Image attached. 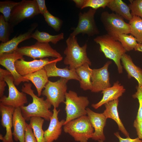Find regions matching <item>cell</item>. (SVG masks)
I'll return each mask as SVG.
<instances>
[{"label": "cell", "instance_id": "6da1fadb", "mask_svg": "<svg viewBox=\"0 0 142 142\" xmlns=\"http://www.w3.org/2000/svg\"><path fill=\"white\" fill-rule=\"evenodd\" d=\"M32 87L31 83H26L22 87V92L30 95L32 99L31 103L20 107L22 116L27 121L30 120L32 117H40L50 121L53 114V112L49 110L52 105L43 97L39 98L36 95Z\"/></svg>", "mask_w": 142, "mask_h": 142}, {"label": "cell", "instance_id": "7a4b0ae2", "mask_svg": "<svg viewBox=\"0 0 142 142\" xmlns=\"http://www.w3.org/2000/svg\"><path fill=\"white\" fill-rule=\"evenodd\" d=\"M66 42L67 47L64 51L65 57L63 62L65 65H69V69H75L85 63L91 65V62L87 54V43L80 47L76 37L70 35Z\"/></svg>", "mask_w": 142, "mask_h": 142}, {"label": "cell", "instance_id": "3957f363", "mask_svg": "<svg viewBox=\"0 0 142 142\" xmlns=\"http://www.w3.org/2000/svg\"><path fill=\"white\" fill-rule=\"evenodd\" d=\"M94 41L100 46V51L105 57L113 61L120 74L123 73L121 57L127 52L121 43L107 34L98 36Z\"/></svg>", "mask_w": 142, "mask_h": 142}, {"label": "cell", "instance_id": "277c9868", "mask_svg": "<svg viewBox=\"0 0 142 142\" xmlns=\"http://www.w3.org/2000/svg\"><path fill=\"white\" fill-rule=\"evenodd\" d=\"M64 103L66 113L64 124L72 120L87 115V107L89 103L87 97L79 96L75 92L70 90L66 94Z\"/></svg>", "mask_w": 142, "mask_h": 142}, {"label": "cell", "instance_id": "5b68a950", "mask_svg": "<svg viewBox=\"0 0 142 142\" xmlns=\"http://www.w3.org/2000/svg\"><path fill=\"white\" fill-rule=\"evenodd\" d=\"M63 129L65 133L79 142H88L94 132V129L86 115L68 122L64 125Z\"/></svg>", "mask_w": 142, "mask_h": 142}, {"label": "cell", "instance_id": "8992f818", "mask_svg": "<svg viewBox=\"0 0 142 142\" xmlns=\"http://www.w3.org/2000/svg\"><path fill=\"white\" fill-rule=\"evenodd\" d=\"M100 20L107 34L117 40L120 35L130 33L129 23L126 22L123 17L115 13L103 11L101 14Z\"/></svg>", "mask_w": 142, "mask_h": 142}, {"label": "cell", "instance_id": "52a82bcc", "mask_svg": "<svg viewBox=\"0 0 142 142\" xmlns=\"http://www.w3.org/2000/svg\"><path fill=\"white\" fill-rule=\"evenodd\" d=\"M68 81L62 78L54 82L49 80L42 91V95L46 97V99L54 108H58L60 104L64 102Z\"/></svg>", "mask_w": 142, "mask_h": 142}, {"label": "cell", "instance_id": "ba28073f", "mask_svg": "<svg viewBox=\"0 0 142 142\" xmlns=\"http://www.w3.org/2000/svg\"><path fill=\"white\" fill-rule=\"evenodd\" d=\"M39 14L36 0H22L13 8L9 22L14 27Z\"/></svg>", "mask_w": 142, "mask_h": 142}, {"label": "cell", "instance_id": "9c48e42d", "mask_svg": "<svg viewBox=\"0 0 142 142\" xmlns=\"http://www.w3.org/2000/svg\"><path fill=\"white\" fill-rule=\"evenodd\" d=\"M96 10L90 8L86 12H79L78 25L70 35L76 36L79 34H86L89 37L99 33L95 20Z\"/></svg>", "mask_w": 142, "mask_h": 142}, {"label": "cell", "instance_id": "30bf717a", "mask_svg": "<svg viewBox=\"0 0 142 142\" xmlns=\"http://www.w3.org/2000/svg\"><path fill=\"white\" fill-rule=\"evenodd\" d=\"M15 51L23 56L30 57L34 59L49 57L55 58L62 57L61 54L52 48L49 43L37 41L34 45L18 48Z\"/></svg>", "mask_w": 142, "mask_h": 142}, {"label": "cell", "instance_id": "8fae6325", "mask_svg": "<svg viewBox=\"0 0 142 142\" xmlns=\"http://www.w3.org/2000/svg\"><path fill=\"white\" fill-rule=\"evenodd\" d=\"M4 80L8 87V95H4L0 98V103L2 104L12 106L15 108H20L28 102L26 94L20 92L14 85V78L11 74L4 77Z\"/></svg>", "mask_w": 142, "mask_h": 142}, {"label": "cell", "instance_id": "7c38bea8", "mask_svg": "<svg viewBox=\"0 0 142 142\" xmlns=\"http://www.w3.org/2000/svg\"><path fill=\"white\" fill-rule=\"evenodd\" d=\"M111 63V61H108L101 68L92 69L91 77L92 86V92H102L111 87L108 68Z\"/></svg>", "mask_w": 142, "mask_h": 142}, {"label": "cell", "instance_id": "4fadbf2b", "mask_svg": "<svg viewBox=\"0 0 142 142\" xmlns=\"http://www.w3.org/2000/svg\"><path fill=\"white\" fill-rule=\"evenodd\" d=\"M23 56L16 51L0 55V64L11 73L14 78V83L17 86L22 82H28L29 80L20 75L17 71L15 65L16 62L23 58Z\"/></svg>", "mask_w": 142, "mask_h": 142}, {"label": "cell", "instance_id": "5bb4252c", "mask_svg": "<svg viewBox=\"0 0 142 142\" xmlns=\"http://www.w3.org/2000/svg\"><path fill=\"white\" fill-rule=\"evenodd\" d=\"M55 59H49L46 58L27 61H25L23 57L17 60L15 62V65L17 72L23 76L44 68L45 65L53 61Z\"/></svg>", "mask_w": 142, "mask_h": 142}, {"label": "cell", "instance_id": "9a60e30c", "mask_svg": "<svg viewBox=\"0 0 142 142\" xmlns=\"http://www.w3.org/2000/svg\"><path fill=\"white\" fill-rule=\"evenodd\" d=\"M15 109L12 106L5 105L0 103L1 125L5 128L6 131L4 136L1 134L0 135V139L2 142H14L12 129L13 126V115Z\"/></svg>", "mask_w": 142, "mask_h": 142}, {"label": "cell", "instance_id": "2e32d148", "mask_svg": "<svg viewBox=\"0 0 142 142\" xmlns=\"http://www.w3.org/2000/svg\"><path fill=\"white\" fill-rule=\"evenodd\" d=\"M87 115L94 129L92 139L95 141L105 140L103 130L106 124L107 118L103 113H95L89 108H87Z\"/></svg>", "mask_w": 142, "mask_h": 142}, {"label": "cell", "instance_id": "e0dca14e", "mask_svg": "<svg viewBox=\"0 0 142 142\" xmlns=\"http://www.w3.org/2000/svg\"><path fill=\"white\" fill-rule=\"evenodd\" d=\"M63 59V57L55 58L52 62L45 66V69L48 78L59 77L65 78L68 80H76L79 82L80 79L77 74L75 69H70L68 66L63 68H59L56 66V64Z\"/></svg>", "mask_w": 142, "mask_h": 142}, {"label": "cell", "instance_id": "ac0fdd59", "mask_svg": "<svg viewBox=\"0 0 142 142\" xmlns=\"http://www.w3.org/2000/svg\"><path fill=\"white\" fill-rule=\"evenodd\" d=\"M60 111L55 108L53 110V114L50 119L48 127L44 131L45 142H53L57 140L61 134L62 127L64 124L65 120H59L58 114Z\"/></svg>", "mask_w": 142, "mask_h": 142}, {"label": "cell", "instance_id": "d6986e66", "mask_svg": "<svg viewBox=\"0 0 142 142\" xmlns=\"http://www.w3.org/2000/svg\"><path fill=\"white\" fill-rule=\"evenodd\" d=\"M37 23H34L31 26L28 31L17 37L15 36L8 42L1 43L0 45V55L4 53H11L18 48V46L21 42L31 38L33 32L38 26Z\"/></svg>", "mask_w": 142, "mask_h": 142}, {"label": "cell", "instance_id": "ffe728a7", "mask_svg": "<svg viewBox=\"0 0 142 142\" xmlns=\"http://www.w3.org/2000/svg\"><path fill=\"white\" fill-rule=\"evenodd\" d=\"M125 91L124 86L117 81L114 83L112 86L103 90L102 93L103 95L101 99L98 103L92 104V106L97 109L109 102L118 99Z\"/></svg>", "mask_w": 142, "mask_h": 142}, {"label": "cell", "instance_id": "44dd1931", "mask_svg": "<svg viewBox=\"0 0 142 142\" xmlns=\"http://www.w3.org/2000/svg\"><path fill=\"white\" fill-rule=\"evenodd\" d=\"M22 116L20 108L15 109L13 115V135L16 141L25 142V136L27 123Z\"/></svg>", "mask_w": 142, "mask_h": 142}, {"label": "cell", "instance_id": "7402d4cb", "mask_svg": "<svg viewBox=\"0 0 142 142\" xmlns=\"http://www.w3.org/2000/svg\"><path fill=\"white\" fill-rule=\"evenodd\" d=\"M118 99L109 102L104 104L105 109L103 113L107 119L110 118L114 120L117 124L119 129L126 138H130L129 134L127 131L119 115L118 106Z\"/></svg>", "mask_w": 142, "mask_h": 142}, {"label": "cell", "instance_id": "603a6c76", "mask_svg": "<svg viewBox=\"0 0 142 142\" xmlns=\"http://www.w3.org/2000/svg\"><path fill=\"white\" fill-rule=\"evenodd\" d=\"M121 61L123 67L127 73L128 78H134L138 82V86L142 87V69L136 65L130 56L126 53L123 55Z\"/></svg>", "mask_w": 142, "mask_h": 142}, {"label": "cell", "instance_id": "cb8c5ba5", "mask_svg": "<svg viewBox=\"0 0 142 142\" xmlns=\"http://www.w3.org/2000/svg\"><path fill=\"white\" fill-rule=\"evenodd\" d=\"M30 81L35 85L37 92L38 96L42 95V90L49 81L46 72L44 68L37 72L23 76Z\"/></svg>", "mask_w": 142, "mask_h": 142}, {"label": "cell", "instance_id": "d4e9b609", "mask_svg": "<svg viewBox=\"0 0 142 142\" xmlns=\"http://www.w3.org/2000/svg\"><path fill=\"white\" fill-rule=\"evenodd\" d=\"M89 65L84 64L77 68L75 71L79 77L80 88L84 90H92V88L91 77L92 69Z\"/></svg>", "mask_w": 142, "mask_h": 142}, {"label": "cell", "instance_id": "484cf974", "mask_svg": "<svg viewBox=\"0 0 142 142\" xmlns=\"http://www.w3.org/2000/svg\"><path fill=\"white\" fill-rule=\"evenodd\" d=\"M112 12L130 21L133 16L129 6L121 0H111L107 6Z\"/></svg>", "mask_w": 142, "mask_h": 142}, {"label": "cell", "instance_id": "4316f807", "mask_svg": "<svg viewBox=\"0 0 142 142\" xmlns=\"http://www.w3.org/2000/svg\"><path fill=\"white\" fill-rule=\"evenodd\" d=\"M34 38L37 42L43 43L50 42L55 44L64 39V34L61 33L56 35H52L45 32L39 31L37 29L31 35V38Z\"/></svg>", "mask_w": 142, "mask_h": 142}, {"label": "cell", "instance_id": "83f0119b", "mask_svg": "<svg viewBox=\"0 0 142 142\" xmlns=\"http://www.w3.org/2000/svg\"><path fill=\"white\" fill-rule=\"evenodd\" d=\"M44 122V119L40 117H32L30 120L29 124L37 142H45L42 129Z\"/></svg>", "mask_w": 142, "mask_h": 142}, {"label": "cell", "instance_id": "f1b7e54d", "mask_svg": "<svg viewBox=\"0 0 142 142\" xmlns=\"http://www.w3.org/2000/svg\"><path fill=\"white\" fill-rule=\"evenodd\" d=\"M129 24L130 34L136 39L138 43H142V19L139 17L133 16Z\"/></svg>", "mask_w": 142, "mask_h": 142}, {"label": "cell", "instance_id": "f546056e", "mask_svg": "<svg viewBox=\"0 0 142 142\" xmlns=\"http://www.w3.org/2000/svg\"><path fill=\"white\" fill-rule=\"evenodd\" d=\"M13 26L9 22L5 20L3 15H0V41L2 43L9 41L11 34L13 31Z\"/></svg>", "mask_w": 142, "mask_h": 142}, {"label": "cell", "instance_id": "4dcf8cb0", "mask_svg": "<svg viewBox=\"0 0 142 142\" xmlns=\"http://www.w3.org/2000/svg\"><path fill=\"white\" fill-rule=\"evenodd\" d=\"M118 40L121 43L127 52L134 49L138 43L136 39L133 36L128 34L120 35Z\"/></svg>", "mask_w": 142, "mask_h": 142}, {"label": "cell", "instance_id": "1f68e13d", "mask_svg": "<svg viewBox=\"0 0 142 142\" xmlns=\"http://www.w3.org/2000/svg\"><path fill=\"white\" fill-rule=\"evenodd\" d=\"M19 3L10 0L0 2V12L2 14L6 22H9L12 9Z\"/></svg>", "mask_w": 142, "mask_h": 142}, {"label": "cell", "instance_id": "d6a6232c", "mask_svg": "<svg viewBox=\"0 0 142 142\" xmlns=\"http://www.w3.org/2000/svg\"><path fill=\"white\" fill-rule=\"evenodd\" d=\"M45 21L56 32H59L63 24L62 21L50 13L48 11L43 15Z\"/></svg>", "mask_w": 142, "mask_h": 142}, {"label": "cell", "instance_id": "836d02e7", "mask_svg": "<svg viewBox=\"0 0 142 142\" xmlns=\"http://www.w3.org/2000/svg\"><path fill=\"white\" fill-rule=\"evenodd\" d=\"M111 0H85L82 9L89 7L97 10L99 8H105L107 7Z\"/></svg>", "mask_w": 142, "mask_h": 142}, {"label": "cell", "instance_id": "e575fe53", "mask_svg": "<svg viewBox=\"0 0 142 142\" xmlns=\"http://www.w3.org/2000/svg\"><path fill=\"white\" fill-rule=\"evenodd\" d=\"M129 6L132 16H135L142 19V0H129Z\"/></svg>", "mask_w": 142, "mask_h": 142}, {"label": "cell", "instance_id": "d590c367", "mask_svg": "<svg viewBox=\"0 0 142 142\" xmlns=\"http://www.w3.org/2000/svg\"><path fill=\"white\" fill-rule=\"evenodd\" d=\"M137 91L132 97L134 99L137 98L139 103V107L136 119L142 120V87H136Z\"/></svg>", "mask_w": 142, "mask_h": 142}, {"label": "cell", "instance_id": "8d00e7d4", "mask_svg": "<svg viewBox=\"0 0 142 142\" xmlns=\"http://www.w3.org/2000/svg\"><path fill=\"white\" fill-rule=\"evenodd\" d=\"M25 142H37L31 125L27 123L26 129Z\"/></svg>", "mask_w": 142, "mask_h": 142}, {"label": "cell", "instance_id": "74e56055", "mask_svg": "<svg viewBox=\"0 0 142 142\" xmlns=\"http://www.w3.org/2000/svg\"><path fill=\"white\" fill-rule=\"evenodd\" d=\"M133 126L136 129L138 138L142 140V120H135Z\"/></svg>", "mask_w": 142, "mask_h": 142}, {"label": "cell", "instance_id": "f35d334b", "mask_svg": "<svg viewBox=\"0 0 142 142\" xmlns=\"http://www.w3.org/2000/svg\"><path fill=\"white\" fill-rule=\"evenodd\" d=\"M39 13L43 15L48 11L44 0H36Z\"/></svg>", "mask_w": 142, "mask_h": 142}, {"label": "cell", "instance_id": "ab89813d", "mask_svg": "<svg viewBox=\"0 0 142 142\" xmlns=\"http://www.w3.org/2000/svg\"><path fill=\"white\" fill-rule=\"evenodd\" d=\"M114 134L118 139L119 142H142V140L140 139L138 137L135 139H131L130 137L123 138L120 136L118 132H115Z\"/></svg>", "mask_w": 142, "mask_h": 142}, {"label": "cell", "instance_id": "60d3db41", "mask_svg": "<svg viewBox=\"0 0 142 142\" xmlns=\"http://www.w3.org/2000/svg\"><path fill=\"white\" fill-rule=\"evenodd\" d=\"M7 83L4 80H0V97L4 95L5 87L7 85Z\"/></svg>", "mask_w": 142, "mask_h": 142}, {"label": "cell", "instance_id": "b9f144b4", "mask_svg": "<svg viewBox=\"0 0 142 142\" xmlns=\"http://www.w3.org/2000/svg\"><path fill=\"white\" fill-rule=\"evenodd\" d=\"M11 74L8 70L0 68V80H4V77L9 74Z\"/></svg>", "mask_w": 142, "mask_h": 142}, {"label": "cell", "instance_id": "7bdbcfd3", "mask_svg": "<svg viewBox=\"0 0 142 142\" xmlns=\"http://www.w3.org/2000/svg\"><path fill=\"white\" fill-rule=\"evenodd\" d=\"M76 7L82 9L85 3V0H73Z\"/></svg>", "mask_w": 142, "mask_h": 142}, {"label": "cell", "instance_id": "ee69618b", "mask_svg": "<svg viewBox=\"0 0 142 142\" xmlns=\"http://www.w3.org/2000/svg\"><path fill=\"white\" fill-rule=\"evenodd\" d=\"M134 49L135 51L142 52V43H138Z\"/></svg>", "mask_w": 142, "mask_h": 142}, {"label": "cell", "instance_id": "f6af8a7d", "mask_svg": "<svg viewBox=\"0 0 142 142\" xmlns=\"http://www.w3.org/2000/svg\"><path fill=\"white\" fill-rule=\"evenodd\" d=\"M99 142H104L102 140H100L98 141Z\"/></svg>", "mask_w": 142, "mask_h": 142}]
</instances>
